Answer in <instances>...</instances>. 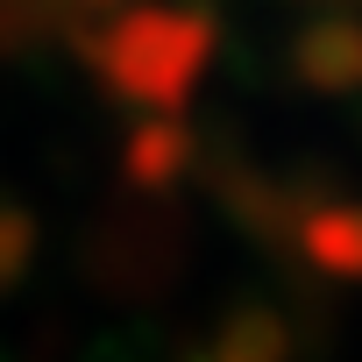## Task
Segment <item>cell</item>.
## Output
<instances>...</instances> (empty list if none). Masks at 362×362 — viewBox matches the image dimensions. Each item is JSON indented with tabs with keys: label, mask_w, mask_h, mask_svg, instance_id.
<instances>
[{
	"label": "cell",
	"mask_w": 362,
	"mask_h": 362,
	"mask_svg": "<svg viewBox=\"0 0 362 362\" xmlns=\"http://www.w3.org/2000/svg\"><path fill=\"white\" fill-rule=\"evenodd\" d=\"M107 8H121V0H0V50L36 43V36H64L86 15H107Z\"/></svg>",
	"instance_id": "cell-1"
}]
</instances>
